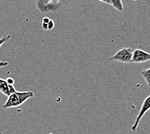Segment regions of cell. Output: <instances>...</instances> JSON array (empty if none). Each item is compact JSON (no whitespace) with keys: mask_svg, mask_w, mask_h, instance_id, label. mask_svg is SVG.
I'll return each mask as SVG.
<instances>
[{"mask_svg":"<svg viewBox=\"0 0 150 134\" xmlns=\"http://www.w3.org/2000/svg\"><path fill=\"white\" fill-rule=\"evenodd\" d=\"M34 97V93L31 91L15 92L8 96L3 108H9L18 107L23 105L28 99Z\"/></svg>","mask_w":150,"mask_h":134,"instance_id":"6da1fadb","label":"cell"},{"mask_svg":"<svg viewBox=\"0 0 150 134\" xmlns=\"http://www.w3.org/2000/svg\"><path fill=\"white\" fill-rule=\"evenodd\" d=\"M133 53V50L131 48H123L112 55L109 60L118 61L123 63H129L132 61Z\"/></svg>","mask_w":150,"mask_h":134,"instance_id":"7a4b0ae2","label":"cell"},{"mask_svg":"<svg viewBox=\"0 0 150 134\" xmlns=\"http://www.w3.org/2000/svg\"><path fill=\"white\" fill-rule=\"evenodd\" d=\"M149 110H150V95L148 96V97L144 99V101H143L141 108H140L139 113L137 117V119L135 121V123H134L133 125L131 126V130H132L133 132H135L137 130V129H138L139 124L140 120L142 119V117L144 116V114Z\"/></svg>","mask_w":150,"mask_h":134,"instance_id":"3957f363","label":"cell"},{"mask_svg":"<svg viewBox=\"0 0 150 134\" xmlns=\"http://www.w3.org/2000/svg\"><path fill=\"white\" fill-rule=\"evenodd\" d=\"M150 61V54L140 49H135L133 51L131 63H142Z\"/></svg>","mask_w":150,"mask_h":134,"instance_id":"277c9868","label":"cell"},{"mask_svg":"<svg viewBox=\"0 0 150 134\" xmlns=\"http://www.w3.org/2000/svg\"><path fill=\"white\" fill-rule=\"evenodd\" d=\"M0 92L6 96L10 95L11 93L16 92L14 85H10L6 81V80L0 78Z\"/></svg>","mask_w":150,"mask_h":134,"instance_id":"5b68a950","label":"cell"},{"mask_svg":"<svg viewBox=\"0 0 150 134\" xmlns=\"http://www.w3.org/2000/svg\"><path fill=\"white\" fill-rule=\"evenodd\" d=\"M110 5H112L116 10L120 12H122L124 10V6L122 0H109Z\"/></svg>","mask_w":150,"mask_h":134,"instance_id":"8992f818","label":"cell"},{"mask_svg":"<svg viewBox=\"0 0 150 134\" xmlns=\"http://www.w3.org/2000/svg\"><path fill=\"white\" fill-rule=\"evenodd\" d=\"M140 75H141L144 79L145 80L148 88L150 90V68L148 69L142 71Z\"/></svg>","mask_w":150,"mask_h":134,"instance_id":"52a82bcc","label":"cell"},{"mask_svg":"<svg viewBox=\"0 0 150 134\" xmlns=\"http://www.w3.org/2000/svg\"><path fill=\"white\" fill-rule=\"evenodd\" d=\"M11 35H4L1 38H0V48H1V46L4 44V43H7L9 39L11 38Z\"/></svg>","mask_w":150,"mask_h":134,"instance_id":"ba28073f","label":"cell"},{"mask_svg":"<svg viewBox=\"0 0 150 134\" xmlns=\"http://www.w3.org/2000/svg\"><path fill=\"white\" fill-rule=\"evenodd\" d=\"M6 81L10 85H14V84L15 83L14 79H12V77H8L7 79H6Z\"/></svg>","mask_w":150,"mask_h":134,"instance_id":"9c48e42d","label":"cell"},{"mask_svg":"<svg viewBox=\"0 0 150 134\" xmlns=\"http://www.w3.org/2000/svg\"><path fill=\"white\" fill-rule=\"evenodd\" d=\"M54 22L52 20H50L49 22L47 23V30H51L54 27Z\"/></svg>","mask_w":150,"mask_h":134,"instance_id":"30bf717a","label":"cell"},{"mask_svg":"<svg viewBox=\"0 0 150 134\" xmlns=\"http://www.w3.org/2000/svg\"><path fill=\"white\" fill-rule=\"evenodd\" d=\"M8 65V63L7 61H0V68L5 67L6 66H7Z\"/></svg>","mask_w":150,"mask_h":134,"instance_id":"8fae6325","label":"cell"},{"mask_svg":"<svg viewBox=\"0 0 150 134\" xmlns=\"http://www.w3.org/2000/svg\"><path fill=\"white\" fill-rule=\"evenodd\" d=\"M98 1H102V2L105 3V4H107L110 5V2H109V0H98Z\"/></svg>","mask_w":150,"mask_h":134,"instance_id":"7c38bea8","label":"cell"}]
</instances>
